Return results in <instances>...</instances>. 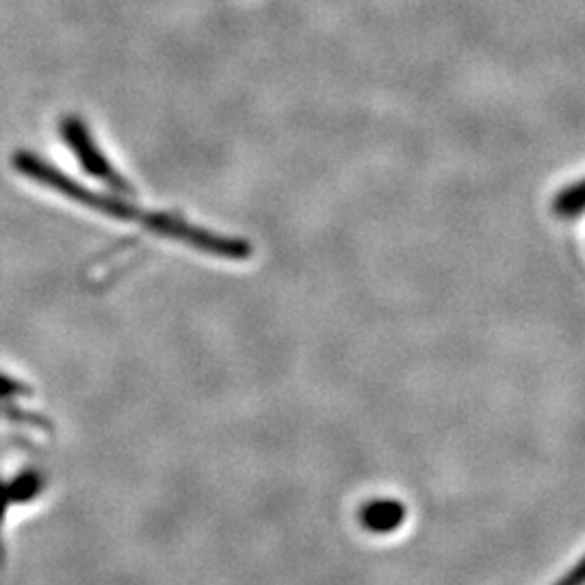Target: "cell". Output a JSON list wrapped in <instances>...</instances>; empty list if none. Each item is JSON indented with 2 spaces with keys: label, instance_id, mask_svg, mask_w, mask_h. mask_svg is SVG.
<instances>
[{
  "label": "cell",
  "instance_id": "cell-1",
  "mask_svg": "<svg viewBox=\"0 0 585 585\" xmlns=\"http://www.w3.org/2000/svg\"><path fill=\"white\" fill-rule=\"evenodd\" d=\"M16 172H20L24 179H31V181L40 182L48 189H52L54 193L77 202V204H83L91 211H98V213H104L107 218L111 220H118V222H139L143 225L148 213H143L141 209H137L135 204H131L127 198L122 195H104V193H95L88 186H83L81 182L70 179L68 174H63L61 170H57L52 163H48L44 159H40L38 154H31V152H16L13 159H11Z\"/></svg>",
  "mask_w": 585,
  "mask_h": 585
},
{
  "label": "cell",
  "instance_id": "cell-2",
  "mask_svg": "<svg viewBox=\"0 0 585 585\" xmlns=\"http://www.w3.org/2000/svg\"><path fill=\"white\" fill-rule=\"evenodd\" d=\"M59 131H61L63 141L70 145L72 154L77 157V161L81 163V168L90 174L91 179L107 182L118 195H133V186L111 165V161L98 148L88 124L81 118L77 115L63 118L59 124Z\"/></svg>",
  "mask_w": 585,
  "mask_h": 585
},
{
  "label": "cell",
  "instance_id": "cell-3",
  "mask_svg": "<svg viewBox=\"0 0 585 585\" xmlns=\"http://www.w3.org/2000/svg\"><path fill=\"white\" fill-rule=\"evenodd\" d=\"M362 525L371 534H391L400 529L404 523L405 507L400 501L382 498V501H371L362 510Z\"/></svg>",
  "mask_w": 585,
  "mask_h": 585
},
{
  "label": "cell",
  "instance_id": "cell-4",
  "mask_svg": "<svg viewBox=\"0 0 585 585\" xmlns=\"http://www.w3.org/2000/svg\"><path fill=\"white\" fill-rule=\"evenodd\" d=\"M553 211L559 220H577L584 211V181L566 184L553 202Z\"/></svg>",
  "mask_w": 585,
  "mask_h": 585
},
{
  "label": "cell",
  "instance_id": "cell-5",
  "mask_svg": "<svg viewBox=\"0 0 585 585\" xmlns=\"http://www.w3.org/2000/svg\"><path fill=\"white\" fill-rule=\"evenodd\" d=\"M584 584V559H579L577 562V566L568 573V575H564L559 582H557V585H582Z\"/></svg>",
  "mask_w": 585,
  "mask_h": 585
}]
</instances>
